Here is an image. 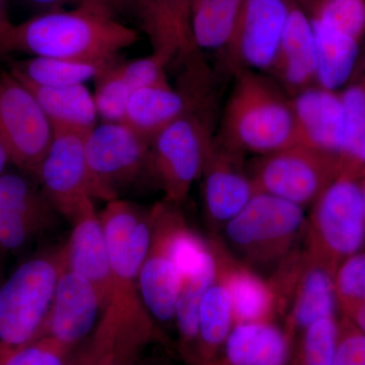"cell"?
Instances as JSON below:
<instances>
[{
  "mask_svg": "<svg viewBox=\"0 0 365 365\" xmlns=\"http://www.w3.org/2000/svg\"><path fill=\"white\" fill-rule=\"evenodd\" d=\"M138 32L120 21L107 7L81 4L74 9L40 13L11 24L0 38V57L24 53L31 57L117 60L135 44Z\"/></svg>",
  "mask_w": 365,
  "mask_h": 365,
  "instance_id": "1",
  "label": "cell"
},
{
  "mask_svg": "<svg viewBox=\"0 0 365 365\" xmlns=\"http://www.w3.org/2000/svg\"><path fill=\"white\" fill-rule=\"evenodd\" d=\"M218 140L241 153L265 155L297 144L292 100L249 69H237Z\"/></svg>",
  "mask_w": 365,
  "mask_h": 365,
  "instance_id": "2",
  "label": "cell"
},
{
  "mask_svg": "<svg viewBox=\"0 0 365 365\" xmlns=\"http://www.w3.org/2000/svg\"><path fill=\"white\" fill-rule=\"evenodd\" d=\"M155 205L150 246L137 285L150 316L169 323L175 321L182 278L203 258L208 240L190 228L180 205L165 200Z\"/></svg>",
  "mask_w": 365,
  "mask_h": 365,
  "instance_id": "3",
  "label": "cell"
},
{
  "mask_svg": "<svg viewBox=\"0 0 365 365\" xmlns=\"http://www.w3.org/2000/svg\"><path fill=\"white\" fill-rule=\"evenodd\" d=\"M304 209L278 197L256 193L218 237L237 261L257 273L271 274L304 241Z\"/></svg>",
  "mask_w": 365,
  "mask_h": 365,
  "instance_id": "4",
  "label": "cell"
},
{
  "mask_svg": "<svg viewBox=\"0 0 365 365\" xmlns=\"http://www.w3.org/2000/svg\"><path fill=\"white\" fill-rule=\"evenodd\" d=\"M67 268L64 244L23 262L0 285V355L37 338Z\"/></svg>",
  "mask_w": 365,
  "mask_h": 365,
  "instance_id": "5",
  "label": "cell"
},
{
  "mask_svg": "<svg viewBox=\"0 0 365 365\" xmlns=\"http://www.w3.org/2000/svg\"><path fill=\"white\" fill-rule=\"evenodd\" d=\"M362 168L348 162L312 204L304 246L335 273L347 257L365 247V217L359 176Z\"/></svg>",
  "mask_w": 365,
  "mask_h": 365,
  "instance_id": "6",
  "label": "cell"
},
{
  "mask_svg": "<svg viewBox=\"0 0 365 365\" xmlns=\"http://www.w3.org/2000/svg\"><path fill=\"white\" fill-rule=\"evenodd\" d=\"M86 162L97 199H119L145 180H153L150 139L123 122H104L86 136Z\"/></svg>",
  "mask_w": 365,
  "mask_h": 365,
  "instance_id": "7",
  "label": "cell"
},
{
  "mask_svg": "<svg viewBox=\"0 0 365 365\" xmlns=\"http://www.w3.org/2000/svg\"><path fill=\"white\" fill-rule=\"evenodd\" d=\"M344 160L304 144L261 155L249 168L257 193L306 208L339 175Z\"/></svg>",
  "mask_w": 365,
  "mask_h": 365,
  "instance_id": "8",
  "label": "cell"
},
{
  "mask_svg": "<svg viewBox=\"0 0 365 365\" xmlns=\"http://www.w3.org/2000/svg\"><path fill=\"white\" fill-rule=\"evenodd\" d=\"M213 136L207 123L189 113L150 139V168L153 181L168 202L181 206L201 177Z\"/></svg>",
  "mask_w": 365,
  "mask_h": 365,
  "instance_id": "9",
  "label": "cell"
},
{
  "mask_svg": "<svg viewBox=\"0 0 365 365\" xmlns=\"http://www.w3.org/2000/svg\"><path fill=\"white\" fill-rule=\"evenodd\" d=\"M52 138L51 124L32 93L11 71H0V141L11 163L37 176Z\"/></svg>",
  "mask_w": 365,
  "mask_h": 365,
  "instance_id": "10",
  "label": "cell"
},
{
  "mask_svg": "<svg viewBox=\"0 0 365 365\" xmlns=\"http://www.w3.org/2000/svg\"><path fill=\"white\" fill-rule=\"evenodd\" d=\"M157 205L144 208L121 198L98 215L111 266L113 294L136 295L138 276L150 249Z\"/></svg>",
  "mask_w": 365,
  "mask_h": 365,
  "instance_id": "11",
  "label": "cell"
},
{
  "mask_svg": "<svg viewBox=\"0 0 365 365\" xmlns=\"http://www.w3.org/2000/svg\"><path fill=\"white\" fill-rule=\"evenodd\" d=\"M86 135L53 129V138L36 178L56 212L73 220L90 200L97 199L86 162Z\"/></svg>",
  "mask_w": 365,
  "mask_h": 365,
  "instance_id": "12",
  "label": "cell"
},
{
  "mask_svg": "<svg viewBox=\"0 0 365 365\" xmlns=\"http://www.w3.org/2000/svg\"><path fill=\"white\" fill-rule=\"evenodd\" d=\"M200 178L206 222L218 235L257 193L244 153L213 136Z\"/></svg>",
  "mask_w": 365,
  "mask_h": 365,
  "instance_id": "13",
  "label": "cell"
},
{
  "mask_svg": "<svg viewBox=\"0 0 365 365\" xmlns=\"http://www.w3.org/2000/svg\"><path fill=\"white\" fill-rule=\"evenodd\" d=\"M289 7L287 0H242L225 47L237 69L270 71Z\"/></svg>",
  "mask_w": 365,
  "mask_h": 365,
  "instance_id": "14",
  "label": "cell"
},
{
  "mask_svg": "<svg viewBox=\"0 0 365 365\" xmlns=\"http://www.w3.org/2000/svg\"><path fill=\"white\" fill-rule=\"evenodd\" d=\"M56 212L42 190L16 173L0 176V249L16 251L51 227Z\"/></svg>",
  "mask_w": 365,
  "mask_h": 365,
  "instance_id": "15",
  "label": "cell"
},
{
  "mask_svg": "<svg viewBox=\"0 0 365 365\" xmlns=\"http://www.w3.org/2000/svg\"><path fill=\"white\" fill-rule=\"evenodd\" d=\"M193 0H132L129 14L148 35L155 54L168 63L200 56L191 30Z\"/></svg>",
  "mask_w": 365,
  "mask_h": 365,
  "instance_id": "16",
  "label": "cell"
},
{
  "mask_svg": "<svg viewBox=\"0 0 365 365\" xmlns=\"http://www.w3.org/2000/svg\"><path fill=\"white\" fill-rule=\"evenodd\" d=\"M297 143L342 158L345 116L336 91L309 86L292 100Z\"/></svg>",
  "mask_w": 365,
  "mask_h": 365,
  "instance_id": "17",
  "label": "cell"
},
{
  "mask_svg": "<svg viewBox=\"0 0 365 365\" xmlns=\"http://www.w3.org/2000/svg\"><path fill=\"white\" fill-rule=\"evenodd\" d=\"M102 311L97 290L83 276L67 268L60 276L42 331L63 345L85 338Z\"/></svg>",
  "mask_w": 365,
  "mask_h": 365,
  "instance_id": "18",
  "label": "cell"
},
{
  "mask_svg": "<svg viewBox=\"0 0 365 365\" xmlns=\"http://www.w3.org/2000/svg\"><path fill=\"white\" fill-rule=\"evenodd\" d=\"M208 241L230 292L235 325L271 322L281 314L277 295L267 278L232 257L218 235H211Z\"/></svg>",
  "mask_w": 365,
  "mask_h": 365,
  "instance_id": "19",
  "label": "cell"
},
{
  "mask_svg": "<svg viewBox=\"0 0 365 365\" xmlns=\"http://www.w3.org/2000/svg\"><path fill=\"white\" fill-rule=\"evenodd\" d=\"M71 223V235L66 242L68 269L90 281L104 312L112 297L111 266L104 230L93 200L83 206Z\"/></svg>",
  "mask_w": 365,
  "mask_h": 365,
  "instance_id": "20",
  "label": "cell"
},
{
  "mask_svg": "<svg viewBox=\"0 0 365 365\" xmlns=\"http://www.w3.org/2000/svg\"><path fill=\"white\" fill-rule=\"evenodd\" d=\"M167 61L153 54L143 58L116 63L98 76L96 86V106L105 122H121L125 108L137 91L153 83L168 81Z\"/></svg>",
  "mask_w": 365,
  "mask_h": 365,
  "instance_id": "21",
  "label": "cell"
},
{
  "mask_svg": "<svg viewBox=\"0 0 365 365\" xmlns=\"http://www.w3.org/2000/svg\"><path fill=\"white\" fill-rule=\"evenodd\" d=\"M270 71L295 93L306 90L318 73V53L309 16L290 4L287 24Z\"/></svg>",
  "mask_w": 365,
  "mask_h": 365,
  "instance_id": "22",
  "label": "cell"
},
{
  "mask_svg": "<svg viewBox=\"0 0 365 365\" xmlns=\"http://www.w3.org/2000/svg\"><path fill=\"white\" fill-rule=\"evenodd\" d=\"M194 96L188 90H175L169 81L144 86L125 108L121 122L151 139L180 118L194 112Z\"/></svg>",
  "mask_w": 365,
  "mask_h": 365,
  "instance_id": "23",
  "label": "cell"
},
{
  "mask_svg": "<svg viewBox=\"0 0 365 365\" xmlns=\"http://www.w3.org/2000/svg\"><path fill=\"white\" fill-rule=\"evenodd\" d=\"M304 250L306 260L287 309L288 327L304 331L319 319L337 317L339 312L333 271Z\"/></svg>",
  "mask_w": 365,
  "mask_h": 365,
  "instance_id": "24",
  "label": "cell"
},
{
  "mask_svg": "<svg viewBox=\"0 0 365 365\" xmlns=\"http://www.w3.org/2000/svg\"><path fill=\"white\" fill-rule=\"evenodd\" d=\"M18 79L32 93L52 129L88 135L97 126L95 98L85 85L42 86Z\"/></svg>",
  "mask_w": 365,
  "mask_h": 365,
  "instance_id": "25",
  "label": "cell"
},
{
  "mask_svg": "<svg viewBox=\"0 0 365 365\" xmlns=\"http://www.w3.org/2000/svg\"><path fill=\"white\" fill-rule=\"evenodd\" d=\"M225 351L230 365H287V336L271 322L235 324Z\"/></svg>",
  "mask_w": 365,
  "mask_h": 365,
  "instance_id": "26",
  "label": "cell"
},
{
  "mask_svg": "<svg viewBox=\"0 0 365 365\" xmlns=\"http://www.w3.org/2000/svg\"><path fill=\"white\" fill-rule=\"evenodd\" d=\"M117 60H78L30 57L14 61L11 73L21 81L42 86L85 85L97 79L116 63Z\"/></svg>",
  "mask_w": 365,
  "mask_h": 365,
  "instance_id": "27",
  "label": "cell"
},
{
  "mask_svg": "<svg viewBox=\"0 0 365 365\" xmlns=\"http://www.w3.org/2000/svg\"><path fill=\"white\" fill-rule=\"evenodd\" d=\"M311 24L318 53L317 83L327 90L337 91L347 83L354 71L360 41L325 24L312 20Z\"/></svg>",
  "mask_w": 365,
  "mask_h": 365,
  "instance_id": "28",
  "label": "cell"
},
{
  "mask_svg": "<svg viewBox=\"0 0 365 365\" xmlns=\"http://www.w3.org/2000/svg\"><path fill=\"white\" fill-rule=\"evenodd\" d=\"M242 4V0H193L191 30L199 50L225 49Z\"/></svg>",
  "mask_w": 365,
  "mask_h": 365,
  "instance_id": "29",
  "label": "cell"
},
{
  "mask_svg": "<svg viewBox=\"0 0 365 365\" xmlns=\"http://www.w3.org/2000/svg\"><path fill=\"white\" fill-rule=\"evenodd\" d=\"M198 264L185 274L178 297L175 322L182 339L190 342L198 337L199 312L206 290L216 274V260L210 244Z\"/></svg>",
  "mask_w": 365,
  "mask_h": 365,
  "instance_id": "30",
  "label": "cell"
},
{
  "mask_svg": "<svg viewBox=\"0 0 365 365\" xmlns=\"http://www.w3.org/2000/svg\"><path fill=\"white\" fill-rule=\"evenodd\" d=\"M234 326L232 299L222 269L216 260L215 279L206 290L201 302L197 339L200 340L206 349H215L225 344Z\"/></svg>",
  "mask_w": 365,
  "mask_h": 365,
  "instance_id": "31",
  "label": "cell"
},
{
  "mask_svg": "<svg viewBox=\"0 0 365 365\" xmlns=\"http://www.w3.org/2000/svg\"><path fill=\"white\" fill-rule=\"evenodd\" d=\"M345 116L342 160L365 167V74L340 93Z\"/></svg>",
  "mask_w": 365,
  "mask_h": 365,
  "instance_id": "32",
  "label": "cell"
},
{
  "mask_svg": "<svg viewBox=\"0 0 365 365\" xmlns=\"http://www.w3.org/2000/svg\"><path fill=\"white\" fill-rule=\"evenodd\" d=\"M334 288L341 316L347 317L365 304V247L338 265Z\"/></svg>",
  "mask_w": 365,
  "mask_h": 365,
  "instance_id": "33",
  "label": "cell"
},
{
  "mask_svg": "<svg viewBox=\"0 0 365 365\" xmlns=\"http://www.w3.org/2000/svg\"><path fill=\"white\" fill-rule=\"evenodd\" d=\"M309 19L361 42L365 36V0H317Z\"/></svg>",
  "mask_w": 365,
  "mask_h": 365,
  "instance_id": "34",
  "label": "cell"
},
{
  "mask_svg": "<svg viewBox=\"0 0 365 365\" xmlns=\"http://www.w3.org/2000/svg\"><path fill=\"white\" fill-rule=\"evenodd\" d=\"M339 340V319H319L304 330L302 365H333Z\"/></svg>",
  "mask_w": 365,
  "mask_h": 365,
  "instance_id": "35",
  "label": "cell"
},
{
  "mask_svg": "<svg viewBox=\"0 0 365 365\" xmlns=\"http://www.w3.org/2000/svg\"><path fill=\"white\" fill-rule=\"evenodd\" d=\"M62 343L49 337L38 343H30L20 349L0 355V365H64Z\"/></svg>",
  "mask_w": 365,
  "mask_h": 365,
  "instance_id": "36",
  "label": "cell"
},
{
  "mask_svg": "<svg viewBox=\"0 0 365 365\" xmlns=\"http://www.w3.org/2000/svg\"><path fill=\"white\" fill-rule=\"evenodd\" d=\"M333 365H365V335L345 317L339 319V340Z\"/></svg>",
  "mask_w": 365,
  "mask_h": 365,
  "instance_id": "37",
  "label": "cell"
},
{
  "mask_svg": "<svg viewBox=\"0 0 365 365\" xmlns=\"http://www.w3.org/2000/svg\"><path fill=\"white\" fill-rule=\"evenodd\" d=\"M28 6L40 9L41 13L45 11H55V9H61L66 4H73L78 6L81 4H93L107 7L113 13L127 14L131 0H21Z\"/></svg>",
  "mask_w": 365,
  "mask_h": 365,
  "instance_id": "38",
  "label": "cell"
},
{
  "mask_svg": "<svg viewBox=\"0 0 365 365\" xmlns=\"http://www.w3.org/2000/svg\"><path fill=\"white\" fill-rule=\"evenodd\" d=\"M345 318L349 319L353 325L356 327L360 332L365 335V304L355 309L351 314H348Z\"/></svg>",
  "mask_w": 365,
  "mask_h": 365,
  "instance_id": "39",
  "label": "cell"
},
{
  "mask_svg": "<svg viewBox=\"0 0 365 365\" xmlns=\"http://www.w3.org/2000/svg\"><path fill=\"white\" fill-rule=\"evenodd\" d=\"M9 0H0V38L13 24L9 20Z\"/></svg>",
  "mask_w": 365,
  "mask_h": 365,
  "instance_id": "40",
  "label": "cell"
},
{
  "mask_svg": "<svg viewBox=\"0 0 365 365\" xmlns=\"http://www.w3.org/2000/svg\"><path fill=\"white\" fill-rule=\"evenodd\" d=\"M11 163L9 153H7L6 146L0 141V176L4 174L6 165Z\"/></svg>",
  "mask_w": 365,
  "mask_h": 365,
  "instance_id": "41",
  "label": "cell"
},
{
  "mask_svg": "<svg viewBox=\"0 0 365 365\" xmlns=\"http://www.w3.org/2000/svg\"><path fill=\"white\" fill-rule=\"evenodd\" d=\"M360 190H361L362 204H364V217H365V167L360 172L359 176Z\"/></svg>",
  "mask_w": 365,
  "mask_h": 365,
  "instance_id": "42",
  "label": "cell"
},
{
  "mask_svg": "<svg viewBox=\"0 0 365 365\" xmlns=\"http://www.w3.org/2000/svg\"><path fill=\"white\" fill-rule=\"evenodd\" d=\"M102 365H117V364H114V362H113V361H108V362H105V364H102Z\"/></svg>",
  "mask_w": 365,
  "mask_h": 365,
  "instance_id": "43",
  "label": "cell"
}]
</instances>
